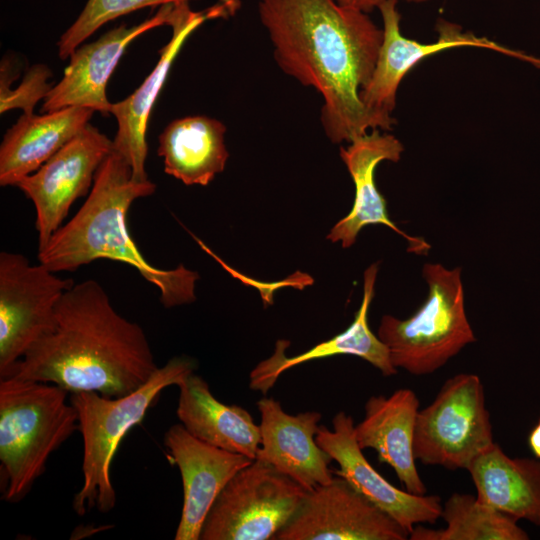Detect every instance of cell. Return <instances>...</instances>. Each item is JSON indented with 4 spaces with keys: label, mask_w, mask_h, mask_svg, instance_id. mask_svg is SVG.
I'll list each match as a JSON object with an SVG mask.
<instances>
[{
    "label": "cell",
    "mask_w": 540,
    "mask_h": 540,
    "mask_svg": "<svg viewBox=\"0 0 540 540\" xmlns=\"http://www.w3.org/2000/svg\"><path fill=\"white\" fill-rule=\"evenodd\" d=\"M258 14L280 69L322 95L321 123L333 143L392 128L360 99L383 40L367 13L334 0H259Z\"/></svg>",
    "instance_id": "1"
},
{
    "label": "cell",
    "mask_w": 540,
    "mask_h": 540,
    "mask_svg": "<svg viewBox=\"0 0 540 540\" xmlns=\"http://www.w3.org/2000/svg\"><path fill=\"white\" fill-rule=\"evenodd\" d=\"M157 369L142 327L121 316L104 288L88 279L64 293L52 328L10 376L52 383L70 394L120 397L145 384Z\"/></svg>",
    "instance_id": "2"
},
{
    "label": "cell",
    "mask_w": 540,
    "mask_h": 540,
    "mask_svg": "<svg viewBox=\"0 0 540 540\" xmlns=\"http://www.w3.org/2000/svg\"><path fill=\"white\" fill-rule=\"evenodd\" d=\"M156 191L150 181H136L129 163L116 151L98 168L92 189L79 211L38 249V261L52 272L75 271L97 259L127 264L160 292L167 307L196 300L197 272L183 264L160 269L148 262L129 233L128 211L133 202Z\"/></svg>",
    "instance_id": "3"
},
{
    "label": "cell",
    "mask_w": 540,
    "mask_h": 540,
    "mask_svg": "<svg viewBox=\"0 0 540 540\" xmlns=\"http://www.w3.org/2000/svg\"><path fill=\"white\" fill-rule=\"evenodd\" d=\"M58 385L0 378V461L3 498L18 502L45 472L50 455L79 431L78 414Z\"/></svg>",
    "instance_id": "4"
},
{
    "label": "cell",
    "mask_w": 540,
    "mask_h": 540,
    "mask_svg": "<svg viewBox=\"0 0 540 540\" xmlns=\"http://www.w3.org/2000/svg\"><path fill=\"white\" fill-rule=\"evenodd\" d=\"M195 368L194 360L174 357L158 367L145 384L124 396L71 393L70 402L77 411L83 441V484L73 498L76 514L84 515L94 507L108 513L115 507L116 492L110 472L122 439L142 422L165 388L179 386Z\"/></svg>",
    "instance_id": "5"
},
{
    "label": "cell",
    "mask_w": 540,
    "mask_h": 540,
    "mask_svg": "<svg viewBox=\"0 0 540 540\" xmlns=\"http://www.w3.org/2000/svg\"><path fill=\"white\" fill-rule=\"evenodd\" d=\"M422 276L429 289L425 302L407 319L384 315L377 331L393 366L415 376L435 372L476 340L465 312L461 269L425 263Z\"/></svg>",
    "instance_id": "6"
},
{
    "label": "cell",
    "mask_w": 540,
    "mask_h": 540,
    "mask_svg": "<svg viewBox=\"0 0 540 540\" xmlns=\"http://www.w3.org/2000/svg\"><path fill=\"white\" fill-rule=\"evenodd\" d=\"M494 443L484 388L475 374L452 376L418 412L413 451L425 465L467 470Z\"/></svg>",
    "instance_id": "7"
},
{
    "label": "cell",
    "mask_w": 540,
    "mask_h": 540,
    "mask_svg": "<svg viewBox=\"0 0 540 540\" xmlns=\"http://www.w3.org/2000/svg\"><path fill=\"white\" fill-rule=\"evenodd\" d=\"M307 490L258 459L225 485L203 524L201 540H268L291 520Z\"/></svg>",
    "instance_id": "8"
},
{
    "label": "cell",
    "mask_w": 540,
    "mask_h": 540,
    "mask_svg": "<svg viewBox=\"0 0 540 540\" xmlns=\"http://www.w3.org/2000/svg\"><path fill=\"white\" fill-rule=\"evenodd\" d=\"M22 254L0 253V378L12 374L30 347L54 324L56 306L73 286Z\"/></svg>",
    "instance_id": "9"
},
{
    "label": "cell",
    "mask_w": 540,
    "mask_h": 540,
    "mask_svg": "<svg viewBox=\"0 0 540 540\" xmlns=\"http://www.w3.org/2000/svg\"><path fill=\"white\" fill-rule=\"evenodd\" d=\"M383 20V40L371 79L360 92L365 107L392 126L391 116L396 103L397 89L405 75L427 56L457 47L491 49L532 64L540 69V58L523 51L500 45L486 37H478L451 22L439 20L438 38L432 43H421L406 38L400 30L397 0H386L379 8Z\"/></svg>",
    "instance_id": "10"
},
{
    "label": "cell",
    "mask_w": 540,
    "mask_h": 540,
    "mask_svg": "<svg viewBox=\"0 0 540 540\" xmlns=\"http://www.w3.org/2000/svg\"><path fill=\"white\" fill-rule=\"evenodd\" d=\"M113 150V140L88 124L18 187L35 208L38 249L63 225L72 204L87 194L96 172Z\"/></svg>",
    "instance_id": "11"
},
{
    "label": "cell",
    "mask_w": 540,
    "mask_h": 540,
    "mask_svg": "<svg viewBox=\"0 0 540 540\" xmlns=\"http://www.w3.org/2000/svg\"><path fill=\"white\" fill-rule=\"evenodd\" d=\"M410 533L390 515L334 476L307 491L276 540H406Z\"/></svg>",
    "instance_id": "12"
},
{
    "label": "cell",
    "mask_w": 540,
    "mask_h": 540,
    "mask_svg": "<svg viewBox=\"0 0 540 540\" xmlns=\"http://www.w3.org/2000/svg\"><path fill=\"white\" fill-rule=\"evenodd\" d=\"M239 6V0H220L213 6L196 12L190 8L188 2L174 4L168 25L172 28V37L159 51L160 58L154 69L131 95L112 103L111 114L118 124L113 150L129 163L136 181L149 179L145 169L148 121L178 52L189 35L205 21L229 18L236 13Z\"/></svg>",
    "instance_id": "13"
},
{
    "label": "cell",
    "mask_w": 540,
    "mask_h": 540,
    "mask_svg": "<svg viewBox=\"0 0 540 540\" xmlns=\"http://www.w3.org/2000/svg\"><path fill=\"white\" fill-rule=\"evenodd\" d=\"M333 429L320 425L317 444L339 465L335 476L343 478L356 491L390 515L409 533L419 523L434 524L442 513L438 495H416L388 482L368 462L354 433V420L344 411L332 419Z\"/></svg>",
    "instance_id": "14"
},
{
    "label": "cell",
    "mask_w": 540,
    "mask_h": 540,
    "mask_svg": "<svg viewBox=\"0 0 540 540\" xmlns=\"http://www.w3.org/2000/svg\"><path fill=\"white\" fill-rule=\"evenodd\" d=\"M174 4L160 7L158 12L133 25H120L96 41L81 44L69 56L62 79L43 100L41 112L71 106L88 107L103 116L111 114L112 103L106 94L108 81L128 45L143 33L169 25Z\"/></svg>",
    "instance_id": "15"
},
{
    "label": "cell",
    "mask_w": 540,
    "mask_h": 540,
    "mask_svg": "<svg viewBox=\"0 0 540 540\" xmlns=\"http://www.w3.org/2000/svg\"><path fill=\"white\" fill-rule=\"evenodd\" d=\"M163 441L183 484V507L174 539L200 540L203 524L218 495L253 460L194 437L182 424L172 425Z\"/></svg>",
    "instance_id": "16"
},
{
    "label": "cell",
    "mask_w": 540,
    "mask_h": 540,
    "mask_svg": "<svg viewBox=\"0 0 540 540\" xmlns=\"http://www.w3.org/2000/svg\"><path fill=\"white\" fill-rule=\"evenodd\" d=\"M403 151L402 143L394 135L382 133L380 129L370 130L340 148V157L355 185V197L351 211L332 227L328 240L341 242L343 248H349L365 226L382 224L408 242V252L417 255L428 253L429 243L401 231L389 218L386 200L375 183L378 164L385 160L399 161Z\"/></svg>",
    "instance_id": "17"
},
{
    "label": "cell",
    "mask_w": 540,
    "mask_h": 540,
    "mask_svg": "<svg viewBox=\"0 0 540 540\" xmlns=\"http://www.w3.org/2000/svg\"><path fill=\"white\" fill-rule=\"evenodd\" d=\"M261 416L260 446L255 459L272 465L305 490L330 483L331 457L315 440L321 414L307 411L291 415L280 402L262 398L257 402Z\"/></svg>",
    "instance_id": "18"
},
{
    "label": "cell",
    "mask_w": 540,
    "mask_h": 540,
    "mask_svg": "<svg viewBox=\"0 0 540 540\" xmlns=\"http://www.w3.org/2000/svg\"><path fill=\"white\" fill-rule=\"evenodd\" d=\"M363 420L355 425L359 447L374 449L378 460L395 471L406 490L416 495L426 494L419 476L413 451L419 400L408 388L398 389L389 397L372 396L365 403Z\"/></svg>",
    "instance_id": "19"
},
{
    "label": "cell",
    "mask_w": 540,
    "mask_h": 540,
    "mask_svg": "<svg viewBox=\"0 0 540 540\" xmlns=\"http://www.w3.org/2000/svg\"><path fill=\"white\" fill-rule=\"evenodd\" d=\"M378 265L377 262L373 263L365 270L360 308L353 322L343 332L293 357L285 355L289 341H277L273 355L261 361L251 371L250 388L265 394L286 370L305 362L335 355L357 356L372 364L384 376L395 375L397 368L390 360L387 347L371 331L368 324V312L374 297Z\"/></svg>",
    "instance_id": "20"
},
{
    "label": "cell",
    "mask_w": 540,
    "mask_h": 540,
    "mask_svg": "<svg viewBox=\"0 0 540 540\" xmlns=\"http://www.w3.org/2000/svg\"><path fill=\"white\" fill-rule=\"evenodd\" d=\"M94 112L71 106L43 115L23 113L0 145V185L16 186L35 172L89 124Z\"/></svg>",
    "instance_id": "21"
},
{
    "label": "cell",
    "mask_w": 540,
    "mask_h": 540,
    "mask_svg": "<svg viewBox=\"0 0 540 540\" xmlns=\"http://www.w3.org/2000/svg\"><path fill=\"white\" fill-rule=\"evenodd\" d=\"M178 387L177 417L191 435L226 451L256 458L260 428L246 409L219 401L208 383L194 372Z\"/></svg>",
    "instance_id": "22"
},
{
    "label": "cell",
    "mask_w": 540,
    "mask_h": 540,
    "mask_svg": "<svg viewBox=\"0 0 540 540\" xmlns=\"http://www.w3.org/2000/svg\"><path fill=\"white\" fill-rule=\"evenodd\" d=\"M467 470L479 501L540 526V459L511 458L494 443Z\"/></svg>",
    "instance_id": "23"
},
{
    "label": "cell",
    "mask_w": 540,
    "mask_h": 540,
    "mask_svg": "<svg viewBox=\"0 0 540 540\" xmlns=\"http://www.w3.org/2000/svg\"><path fill=\"white\" fill-rule=\"evenodd\" d=\"M226 126L207 116H186L170 122L159 136L158 155L166 174L185 185H208L229 158Z\"/></svg>",
    "instance_id": "24"
},
{
    "label": "cell",
    "mask_w": 540,
    "mask_h": 540,
    "mask_svg": "<svg viewBox=\"0 0 540 540\" xmlns=\"http://www.w3.org/2000/svg\"><path fill=\"white\" fill-rule=\"evenodd\" d=\"M443 529L415 526L411 540H527L513 517L482 503L476 496L453 493L442 506Z\"/></svg>",
    "instance_id": "25"
},
{
    "label": "cell",
    "mask_w": 540,
    "mask_h": 540,
    "mask_svg": "<svg viewBox=\"0 0 540 540\" xmlns=\"http://www.w3.org/2000/svg\"><path fill=\"white\" fill-rule=\"evenodd\" d=\"M191 1L195 0H87L79 16L60 36L58 56L62 60L69 58L89 36L116 18L147 7Z\"/></svg>",
    "instance_id": "26"
},
{
    "label": "cell",
    "mask_w": 540,
    "mask_h": 540,
    "mask_svg": "<svg viewBox=\"0 0 540 540\" xmlns=\"http://www.w3.org/2000/svg\"><path fill=\"white\" fill-rule=\"evenodd\" d=\"M12 73L7 72L6 65H1L0 80V112L1 114L11 109H22L23 113L33 114L35 105L45 99L54 85L48 82L52 72L44 64L31 66L20 85L10 89Z\"/></svg>",
    "instance_id": "27"
},
{
    "label": "cell",
    "mask_w": 540,
    "mask_h": 540,
    "mask_svg": "<svg viewBox=\"0 0 540 540\" xmlns=\"http://www.w3.org/2000/svg\"><path fill=\"white\" fill-rule=\"evenodd\" d=\"M338 4L353 8L364 13H368L374 8H379V6L384 3L386 0H334Z\"/></svg>",
    "instance_id": "28"
},
{
    "label": "cell",
    "mask_w": 540,
    "mask_h": 540,
    "mask_svg": "<svg viewBox=\"0 0 540 540\" xmlns=\"http://www.w3.org/2000/svg\"><path fill=\"white\" fill-rule=\"evenodd\" d=\"M528 445L533 455L540 459V417L528 435Z\"/></svg>",
    "instance_id": "29"
},
{
    "label": "cell",
    "mask_w": 540,
    "mask_h": 540,
    "mask_svg": "<svg viewBox=\"0 0 540 540\" xmlns=\"http://www.w3.org/2000/svg\"><path fill=\"white\" fill-rule=\"evenodd\" d=\"M407 1H410V2H423V1H427V0H407Z\"/></svg>",
    "instance_id": "30"
}]
</instances>
